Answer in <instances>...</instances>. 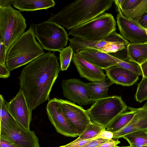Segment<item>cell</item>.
Here are the masks:
<instances>
[{"label": "cell", "mask_w": 147, "mask_h": 147, "mask_svg": "<svg viewBox=\"0 0 147 147\" xmlns=\"http://www.w3.org/2000/svg\"><path fill=\"white\" fill-rule=\"evenodd\" d=\"M59 147H65V146H60Z\"/></svg>", "instance_id": "60d3db41"}, {"label": "cell", "mask_w": 147, "mask_h": 147, "mask_svg": "<svg viewBox=\"0 0 147 147\" xmlns=\"http://www.w3.org/2000/svg\"><path fill=\"white\" fill-rule=\"evenodd\" d=\"M80 76L91 81L102 80L107 76L103 69L96 67L76 53H74L72 59Z\"/></svg>", "instance_id": "e0dca14e"}, {"label": "cell", "mask_w": 147, "mask_h": 147, "mask_svg": "<svg viewBox=\"0 0 147 147\" xmlns=\"http://www.w3.org/2000/svg\"><path fill=\"white\" fill-rule=\"evenodd\" d=\"M61 86L64 96L74 103L80 106L93 103L86 83L76 78L63 80Z\"/></svg>", "instance_id": "8fae6325"}, {"label": "cell", "mask_w": 147, "mask_h": 147, "mask_svg": "<svg viewBox=\"0 0 147 147\" xmlns=\"http://www.w3.org/2000/svg\"><path fill=\"white\" fill-rule=\"evenodd\" d=\"M138 22L144 28H147V12L142 16Z\"/></svg>", "instance_id": "d590c367"}, {"label": "cell", "mask_w": 147, "mask_h": 147, "mask_svg": "<svg viewBox=\"0 0 147 147\" xmlns=\"http://www.w3.org/2000/svg\"><path fill=\"white\" fill-rule=\"evenodd\" d=\"M127 107L121 97L117 95L96 100L87 110L91 121L105 128Z\"/></svg>", "instance_id": "5b68a950"}, {"label": "cell", "mask_w": 147, "mask_h": 147, "mask_svg": "<svg viewBox=\"0 0 147 147\" xmlns=\"http://www.w3.org/2000/svg\"><path fill=\"white\" fill-rule=\"evenodd\" d=\"M10 71L6 65L0 64V78H6L9 77L10 75Z\"/></svg>", "instance_id": "836d02e7"}, {"label": "cell", "mask_w": 147, "mask_h": 147, "mask_svg": "<svg viewBox=\"0 0 147 147\" xmlns=\"http://www.w3.org/2000/svg\"><path fill=\"white\" fill-rule=\"evenodd\" d=\"M108 140L101 138H96L93 139L90 142L80 147H95Z\"/></svg>", "instance_id": "1f68e13d"}, {"label": "cell", "mask_w": 147, "mask_h": 147, "mask_svg": "<svg viewBox=\"0 0 147 147\" xmlns=\"http://www.w3.org/2000/svg\"><path fill=\"white\" fill-rule=\"evenodd\" d=\"M117 64L116 65L133 72L139 76L143 75L140 65L137 63L131 61L122 60L117 58Z\"/></svg>", "instance_id": "83f0119b"}, {"label": "cell", "mask_w": 147, "mask_h": 147, "mask_svg": "<svg viewBox=\"0 0 147 147\" xmlns=\"http://www.w3.org/2000/svg\"><path fill=\"white\" fill-rule=\"evenodd\" d=\"M85 60L101 69L117 65V58L108 53L90 49H84L77 53Z\"/></svg>", "instance_id": "2e32d148"}, {"label": "cell", "mask_w": 147, "mask_h": 147, "mask_svg": "<svg viewBox=\"0 0 147 147\" xmlns=\"http://www.w3.org/2000/svg\"><path fill=\"white\" fill-rule=\"evenodd\" d=\"M7 109L18 123L30 130L32 110L29 107L22 90L20 89L16 95L9 102L5 101Z\"/></svg>", "instance_id": "4fadbf2b"}, {"label": "cell", "mask_w": 147, "mask_h": 147, "mask_svg": "<svg viewBox=\"0 0 147 147\" xmlns=\"http://www.w3.org/2000/svg\"><path fill=\"white\" fill-rule=\"evenodd\" d=\"M114 83L108 77L99 81L86 83V86L91 98L96 100L108 97L109 88Z\"/></svg>", "instance_id": "ffe728a7"}, {"label": "cell", "mask_w": 147, "mask_h": 147, "mask_svg": "<svg viewBox=\"0 0 147 147\" xmlns=\"http://www.w3.org/2000/svg\"><path fill=\"white\" fill-rule=\"evenodd\" d=\"M123 138L128 142L130 147H147V131L129 133Z\"/></svg>", "instance_id": "603a6c76"}, {"label": "cell", "mask_w": 147, "mask_h": 147, "mask_svg": "<svg viewBox=\"0 0 147 147\" xmlns=\"http://www.w3.org/2000/svg\"><path fill=\"white\" fill-rule=\"evenodd\" d=\"M35 37L34 28L31 25L9 48L7 53L6 66L10 71L28 64L45 53Z\"/></svg>", "instance_id": "3957f363"}, {"label": "cell", "mask_w": 147, "mask_h": 147, "mask_svg": "<svg viewBox=\"0 0 147 147\" xmlns=\"http://www.w3.org/2000/svg\"><path fill=\"white\" fill-rule=\"evenodd\" d=\"M113 133L107 131L106 129L101 131L99 135L94 139L96 138H101L109 140L113 139Z\"/></svg>", "instance_id": "d6a6232c"}, {"label": "cell", "mask_w": 147, "mask_h": 147, "mask_svg": "<svg viewBox=\"0 0 147 147\" xmlns=\"http://www.w3.org/2000/svg\"><path fill=\"white\" fill-rule=\"evenodd\" d=\"M58 100L66 118L79 136L91 122L87 110L71 101L61 99Z\"/></svg>", "instance_id": "30bf717a"}, {"label": "cell", "mask_w": 147, "mask_h": 147, "mask_svg": "<svg viewBox=\"0 0 147 147\" xmlns=\"http://www.w3.org/2000/svg\"><path fill=\"white\" fill-rule=\"evenodd\" d=\"M147 12V0H141V1L132 9L118 13L124 17L139 22L142 16Z\"/></svg>", "instance_id": "cb8c5ba5"}, {"label": "cell", "mask_w": 147, "mask_h": 147, "mask_svg": "<svg viewBox=\"0 0 147 147\" xmlns=\"http://www.w3.org/2000/svg\"><path fill=\"white\" fill-rule=\"evenodd\" d=\"M0 137L19 147H40L34 131L26 130L18 123L7 125L0 123Z\"/></svg>", "instance_id": "9c48e42d"}, {"label": "cell", "mask_w": 147, "mask_h": 147, "mask_svg": "<svg viewBox=\"0 0 147 147\" xmlns=\"http://www.w3.org/2000/svg\"><path fill=\"white\" fill-rule=\"evenodd\" d=\"M146 43L147 44V42Z\"/></svg>", "instance_id": "b9f144b4"}, {"label": "cell", "mask_w": 147, "mask_h": 147, "mask_svg": "<svg viewBox=\"0 0 147 147\" xmlns=\"http://www.w3.org/2000/svg\"><path fill=\"white\" fill-rule=\"evenodd\" d=\"M106 129L101 125L91 122L78 138L86 140L94 139L99 135L101 131L105 130Z\"/></svg>", "instance_id": "d4e9b609"}, {"label": "cell", "mask_w": 147, "mask_h": 147, "mask_svg": "<svg viewBox=\"0 0 147 147\" xmlns=\"http://www.w3.org/2000/svg\"><path fill=\"white\" fill-rule=\"evenodd\" d=\"M135 98L136 101L140 103L147 100V78L142 76L138 85Z\"/></svg>", "instance_id": "4316f807"}, {"label": "cell", "mask_w": 147, "mask_h": 147, "mask_svg": "<svg viewBox=\"0 0 147 147\" xmlns=\"http://www.w3.org/2000/svg\"><path fill=\"white\" fill-rule=\"evenodd\" d=\"M0 147H19L14 143L0 137Z\"/></svg>", "instance_id": "e575fe53"}, {"label": "cell", "mask_w": 147, "mask_h": 147, "mask_svg": "<svg viewBox=\"0 0 147 147\" xmlns=\"http://www.w3.org/2000/svg\"><path fill=\"white\" fill-rule=\"evenodd\" d=\"M141 1V0H123L121 6H116L117 10L119 13L131 10L139 4Z\"/></svg>", "instance_id": "f1b7e54d"}, {"label": "cell", "mask_w": 147, "mask_h": 147, "mask_svg": "<svg viewBox=\"0 0 147 147\" xmlns=\"http://www.w3.org/2000/svg\"><path fill=\"white\" fill-rule=\"evenodd\" d=\"M61 70L57 57L49 51L33 60L21 70L20 89L32 110L49 100L52 87Z\"/></svg>", "instance_id": "6da1fadb"}, {"label": "cell", "mask_w": 147, "mask_h": 147, "mask_svg": "<svg viewBox=\"0 0 147 147\" xmlns=\"http://www.w3.org/2000/svg\"><path fill=\"white\" fill-rule=\"evenodd\" d=\"M55 5L53 0H13V5L21 11H31L47 9Z\"/></svg>", "instance_id": "d6986e66"}, {"label": "cell", "mask_w": 147, "mask_h": 147, "mask_svg": "<svg viewBox=\"0 0 147 147\" xmlns=\"http://www.w3.org/2000/svg\"><path fill=\"white\" fill-rule=\"evenodd\" d=\"M145 30V32H146V34L147 35V28Z\"/></svg>", "instance_id": "f35d334b"}, {"label": "cell", "mask_w": 147, "mask_h": 147, "mask_svg": "<svg viewBox=\"0 0 147 147\" xmlns=\"http://www.w3.org/2000/svg\"><path fill=\"white\" fill-rule=\"evenodd\" d=\"M130 107L135 111L134 115L125 126L113 133V139H118L127 134L136 131H147V101L141 107Z\"/></svg>", "instance_id": "9a60e30c"}, {"label": "cell", "mask_w": 147, "mask_h": 147, "mask_svg": "<svg viewBox=\"0 0 147 147\" xmlns=\"http://www.w3.org/2000/svg\"><path fill=\"white\" fill-rule=\"evenodd\" d=\"M46 110L49 118L58 133L67 137L78 136L66 118L58 99L49 100Z\"/></svg>", "instance_id": "7c38bea8"}, {"label": "cell", "mask_w": 147, "mask_h": 147, "mask_svg": "<svg viewBox=\"0 0 147 147\" xmlns=\"http://www.w3.org/2000/svg\"><path fill=\"white\" fill-rule=\"evenodd\" d=\"M127 108L130 111L124 112L116 117L107 126L106 130L113 133L116 132L125 126L132 119L135 111L130 107Z\"/></svg>", "instance_id": "7402d4cb"}, {"label": "cell", "mask_w": 147, "mask_h": 147, "mask_svg": "<svg viewBox=\"0 0 147 147\" xmlns=\"http://www.w3.org/2000/svg\"><path fill=\"white\" fill-rule=\"evenodd\" d=\"M115 147H130V146H122V147H119V146H116Z\"/></svg>", "instance_id": "ab89813d"}, {"label": "cell", "mask_w": 147, "mask_h": 147, "mask_svg": "<svg viewBox=\"0 0 147 147\" xmlns=\"http://www.w3.org/2000/svg\"><path fill=\"white\" fill-rule=\"evenodd\" d=\"M34 30L42 48L50 52H59L66 45L69 38L63 27L47 20L35 24Z\"/></svg>", "instance_id": "52a82bcc"}, {"label": "cell", "mask_w": 147, "mask_h": 147, "mask_svg": "<svg viewBox=\"0 0 147 147\" xmlns=\"http://www.w3.org/2000/svg\"><path fill=\"white\" fill-rule=\"evenodd\" d=\"M94 139H83L78 138L65 145V147H80L90 142Z\"/></svg>", "instance_id": "4dcf8cb0"}, {"label": "cell", "mask_w": 147, "mask_h": 147, "mask_svg": "<svg viewBox=\"0 0 147 147\" xmlns=\"http://www.w3.org/2000/svg\"><path fill=\"white\" fill-rule=\"evenodd\" d=\"M69 46L72 49L74 53H78L86 49H90L108 53H115L126 48L130 44L116 31L113 32L104 40L90 41L74 37L69 38Z\"/></svg>", "instance_id": "ba28073f"}, {"label": "cell", "mask_w": 147, "mask_h": 147, "mask_svg": "<svg viewBox=\"0 0 147 147\" xmlns=\"http://www.w3.org/2000/svg\"><path fill=\"white\" fill-rule=\"evenodd\" d=\"M59 52V59L61 70H66L69 66L74 53L70 46L64 48Z\"/></svg>", "instance_id": "484cf974"}, {"label": "cell", "mask_w": 147, "mask_h": 147, "mask_svg": "<svg viewBox=\"0 0 147 147\" xmlns=\"http://www.w3.org/2000/svg\"><path fill=\"white\" fill-rule=\"evenodd\" d=\"M13 0H0V7H6L11 6Z\"/></svg>", "instance_id": "8d00e7d4"}, {"label": "cell", "mask_w": 147, "mask_h": 147, "mask_svg": "<svg viewBox=\"0 0 147 147\" xmlns=\"http://www.w3.org/2000/svg\"><path fill=\"white\" fill-rule=\"evenodd\" d=\"M116 22L110 13H104L92 20L70 30L69 34L90 41L106 39L116 30Z\"/></svg>", "instance_id": "277c9868"}, {"label": "cell", "mask_w": 147, "mask_h": 147, "mask_svg": "<svg viewBox=\"0 0 147 147\" xmlns=\"http://www.w3.org/2000/svg\"><path fill=\"white\" fill-rule=\"evenodd\" d=\"M26 20L19 11L11 6L0 7V35L7 53L11 45L24 33Z\"/></svg>", "instance_id": "8992f818"}, {"label": "cell", "mask_w": 147, "mask_h": 147, "mask_svg": "<svg viewBox=\"0 0 147 147\" xmlns=\"http://www.w3.org/2000/svg\"><path fill=\"white\" fill-rule=\"evenodd\" d=\"M117 22L121 35L131 43H144L147 42L145 29L136 21L126 18L118 13Z\"/></svg>", "instance_id": "5bb4252c"}, {"label": "cell", "mask_w": 147, "mask_h": 147, "mask_svg": "<svg viewBox=\"0 0 147 147\" xmlns=\"http://www.w3.org/2000/svg\"><path fill=\"white\" fill-rule=\"evenodd\" d=\"M106 75L114 84L124 86L133 85L139 79L137 74L116 65L105 70Z\"/></svg>", "instance_id": "ac0fdd59"}, {"label": "cell", "mask_w": 147, "mask_h": 147, "mask_svg": "<svg viewBox=\"0 0 147 147\" xmlns=\"http://www.w3.org/2000/svg\"><path fill=\"white\" fill-rule=\"evenodd\" d=\"M113 0H76L52 14L47 21L71 30L96 18L108 10Z\"/></svg>", "instance_id": "7a4b0ae2"}, {"label": "cell", "mask_w": 147, "mask_h": 147, "mask_svg": "<svg viewBox=\"0 0 147 147\" xmlns=\"http://www.w3.org/2000/svg\"><path fill=\"white\" fill-rule=\"evenodd\" d=\"M142 72V76L147 78V60L140 65Z\"/></svg>", "instance_id": "74e56055"}, {"label": "cell", "mask_w": 147, "mask_h": 147, "mask_svg": "<svg viewBox=\"0 0 147 147\" xmlns=\"http://www.w3.org/2000/svg\"><path fill=\"white\" fill-rule=\"evenodd\" d=\"M0 64L6 65L7 52L3 38L0 36Z\"/></svg>", "instance_id": "f546056e"}, {"label": "cell", "mask_w": 147, "mask_h": 147, "mask_svg": "<svg viewBox=\"0 0 147 147\" xmlns=\"http://www.w3.org/2000/svg\"><path fill=\"white\" fill-rule=\"evenodd\" d=\"M128 61L135 62L140 65L147 60V44L130 43L126 47Z\"/></svg>", "instance_id": "44dd1931"}]
</instances>
